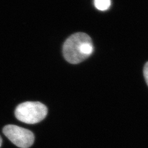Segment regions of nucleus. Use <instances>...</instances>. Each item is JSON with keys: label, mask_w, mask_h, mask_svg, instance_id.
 I'll return each mask as SVG.
<instances>
[{"label": "nucleus", "mask_w": 148, "mask_h": 148, "mask_svg": "<svg viewBox=\"0 0 148 148\" xmlns=\"http://www.w3.org/2000/svg\"><path fill=\"white\" fill-rule=\"evenodd\" d=\"M94 47L91 38L84 32L71 35L64 42L63 52L65 60L76 64L84 61L93 52Z\"/></svg>", "instance_id": "nucleus-1"}, {"label": "nucleus", "mask_w": 148, "mask_h": 148, "mask_svg": "<svg viewBox=\"0 0 148 148\" xmlns=\"http://www.w3.org/2000/svg\"><path fill=\"white\" fill-rule=\"evenodd\" d=\"M95 8L99 11L108 10L111 5V0H95Z\"/></svg>", "instance_id": "nucleus-4"}, {"label": "nucleus", "mask_w": 148, "mask_h": 148, "mask_svg": "<svg viewBox=\"0 0 148 148\" xmlns=\"http://www.w3.org/2000/svg\"><path fill=\"white\" fill-rule=\"evenodd\" d=\"M2 138H1V136H0V147H1V145H2Z\"/></svg>", "instance_id": "nucleus-6"}, {"label": "nucleus", "mask_w": 148, "mask_h": 148, "mask_svg": "<svg viewBox=\"0 0 148 148\" xmlns=\"http://www.w3.org/2000/svg\"><path fill=\"white\" fill-rule=\"evenodd\" d=\"M47 107L38 101H26L16 108V118L24 123L35 124L43 120L47 114Z\"/></svg>", "instance_id": "nucleus-2"}, {"label": "nucleus", "mask_w": 148, "mask_h": 148, "mask_svg": "<svg viewBox=\"0 0 148 148\" xmlns=\"http://www.w3.org/2000/svg\"><path fill=\"white\" fill-rule=\"evenodd\" d=\"M3 132L10 141L19 148H29L34 142L35 136L33 133L24 128L8 125L3 127Z\"/></svg>", "instance_id": "nucleus-3"}, {"label": "nucleus", "mask_w": 148, "mask_h": 148, "mask_svg": "<svg viewBox=\"0 0 148 148\" xmlns=\"http://www.w3.org/2000/svg\"><path fill=\"white\" fill-rule=\"evenodd\" d=\"M143 73H144V76L145 79V81L148 85V62L145 64L144 68V70H143Z\"/></svg>", "instance_id": "nucleus-5"}]
</instances>
